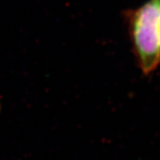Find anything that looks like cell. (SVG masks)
<instances>
[{"label":"cell","instance_id":"6da1fadb","mask_svg":"<svg viewBox=\"0 0 160 160\" xmlns=\"http://www.w3.org/2000/svg\"><path fill=\"white\" fill-rule=\"evenodd\" d=\"M129 29L139 66L150 74L160 64V0H148L132 12Z\"/></svg>","mask_w":160,"mask_h":160}]
</instances>
